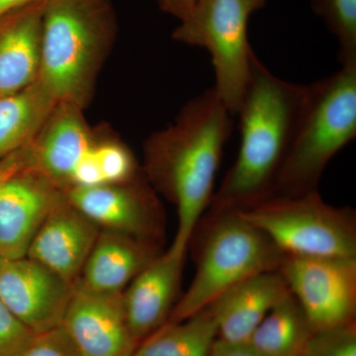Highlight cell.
Instances as JSON below:
<instances>
[{"instance_id":"12","label":"cell","mask_w":356,"mask_h":356,"mask_svg":"<svg viewBox=\"0 0 356 356\" xmlns=\"http://www.w3.org/2000/svg\"><path fill=\"white\" fill-rule=\"evenodd\" d=\"M62 191L29 168L0 185V257H26L33 238Z\"/></svg>"},{"instance_id":"27","label":"cell","mask_w":356,"mask_h":356,"mask_svg":"<svg viewBox=\"0 0 356 356\" xmlns=\"http://www.w3.org/2000/svg\"><path fill=\"white\" fill-rule=\"evenodd\" d=\"M95 145L72 172L70 187H92L106 184L96 159Z\"/></svg>"},{"instance_id":"13","label":"cell","mask_w":356,"mask_h":356,"mask_svg":"<svg viewBox=\"0 0 356 356\" xmlns=\"http://www.w3.org/2000/svg\"><path fill=\"white\" fill-rule=\"evenodd\" d=\"M100 232L95 222L70 205L65 195L40 227L26 257L74 283Z\"/></svg>"},{"instance_id":"20","label":"cell","mask_w":356,"mask_h":356,"mask_svg":"<svg viewBox=\"0 0 356 356\" xmlns=\"http://www.w3.org/2000/svg\"><path fill=\"white\" fill-rule=\"evenodd\" d=\"M313 332L291 293L267 314L248 343L266 356H302Z\"/></svg>"},{"instance_id":"18","label":"cell","mask_w":356,"mask_h":356,"mask_svg":"<svg viewBox=\"0 0 356 356\" xmlns=\"http://www.w3.org/2000/svg\"><path fill=\"white\" fill-rule=\"evenodd\" d=\"M156 245L133 236L102 231L89 254L79 280L100 292H123L158 257Z\"/></svg>"},{"instance_id":"5","label":"cell","mask_w":356,"mask_h":356,"mask_svg":"<svg viewBox=\"0 0 356 356\" xmlns=\"http://www.w3.org/2000/svg\"><path fill=\"white\" fill-rule=\"evenodd\" d=\"M214 221L191 286L173 307L165 325L191 317L238 283L280 266L284 255L280 248L235 210L216 211Z\"/></svg>"},{"instance_id":"21","label":"cell","mask_w":356,"mask_h":356,"mask_svg":"<svg viewBox=\"0 0 356 356\" xmlns=\"http://www.w3.org/2000/svg\"><path fill=\"white\" fill-rule=\"evenodd\" d=\"M217 339L216 320L206 308L180 322L163 325L132 356H208Z\"/></svg>"},{"instance_id":"15","label":"cell","mask_w":356,"mask_h":356,"mask_svg":"<svg viewBox=\"0 0 356 356\" xmlns=\"http://www.w3.org/2000/svg\"><path fill=\"white\" fill-rule=\"evenodd\" d=\"M81 108L58 104L30 144L29 170L60 191H67L70 178L95 143Z\"/></svg>"},{"instance_id":"31","label":"cell","mask_w":356,"mask_h":356,"mask_svg":"<svg viewBox=\"0 0 356 356\" xmlns=\"http://www.w3.org/2000/svg\"><path fill=\"white\" fill-rule=\"evenodd\" d=\"M40 0H0V19L16 9Z\"/></svg>"},{"instance_id":"8","label":"cell","mask_w":356,"mask_h":356,"mask_svg":"<svg viewBox=\"0 0 356 356\" xmlns=\"http://www.w3.org/2000/svg\"><path fill=\"white\" fill-rule=\"evenodd\" d=\"M277 270L314 332L355 323L356 257L284 254Z\"/></svg>"},{"instance_id":"30","label":"cell","mask_w":356,"mask_h":356,"mask_svg":"<svg viewBox=\"0 0 356 356\" xmlns=\"http://www.w3.org/2000/svg\"><path fill=\"white\" fill-rule=\"evenodd\" d=\"M197 0H158L161 10L175 16L179 20L184 19L191 13Z\"/></svg>"},{"instance_id":"23","label":"cell","mask_w":356,"mask_h":356,"mask_svg":"<svg viewBox=\"0 0 356 356\" xmlns=\"http://www.w3.org/2000/svg\"><path fill=\"white\" fill-rule=\"evenodd\" d=\"M302 356H356L355 323L314 332Z\"/></svg>"},{"instance_id":"26","label":"cell","mask_w":356,"mask_h":356,"mask_svg":"<svg viewBox=\"0 0 356 356\" xmlns=\"http://www.w3.org/2000/svg\"><path fill=\"white\" fill-rule=\"evenodd\" d=\"M21 356H81L62 327L36 334Z\"/></svg>"},{"instance_id":"25","label":"cell","mask_w":356,"mask_h":356,"mask_svg":"<svg viewBox=\"0 0 356 356\" xmlns=\"http://www.w3.org/2000/svg\"><path fill=\"white\" fill-rule=\"evenodd\" d=\"M35 336L0 300V356L22 355Z\"/></svg>"},{"instance_id":"14","label":"cell","mask_w":356,"mask_h":356,"mask_svg":"<svg viewBox=\"0 0 356 356\" xmlns=\"http://www.w3.org/2000/svg\"><path fill=\"white\" fill-rule=\"evenodd\" d=\"M185 254H159L123 291L131 334L138 344L163 327L177 304Z\"/></svg>"},{"instance_id":"17","label":"cell","mask_w":356,"mask_h":356,"mask_svg":"<svg viewBox=\"0 0 356 356\" xmlns=\"http://www.w3.org/2000/svg\"><path fill=\"white\" fill-rule=\"evenodd\" d=\"M44 4L33 2L0 19V98L38 79Z\"/></svg>"},{"instance_id":"16","label":"cell","mask_w":356,"mask_h":356,"mask_svg":"<svg viewBox=\"0 0 356 356\" xmlns=\"http://www.w3.org/2000/svg\"><path fill=\"white\" fill-rule=\"evenodd\" d=\"M290 294L278 270L257 274L238 283L208 307L217 322L218 339L248 343L267 314Z\"/></svg>"},{"instance_id":"11","label":"cell","mask_w":356,"mask_h":356,"mask_svg":"<svg viewBox=\"0 0 356 356\" xmlns=\"http://www.w3.org/2000/svg\"><path fill=\"white\" fill-rule=\"evenodd\" d=\"M65 195L70 205L103 231L156 245L158 206L147 189L125 184L74 186Z\"/></svg>"},{"instance_id":"28","label":"cell","mask_w":356,"mask_h":356,"mask_svg":"<svg viewBox=\"0 0 356 356\" xmlns=\"http://www.w3.org/2000/svg\"><path fill=\"white\" fill-rule=\"evenodd\" d=\"M30 144L9 154L6 158L0 159V185L29 168Z\"/></svg>"},{"instance_id":"19","label":"cell","mask_w":356,"mask_h":356,"mask_svg":"<svg viewBox=\"0 0 356 356\" xmlns=\"http://www.w3.org/2000/svg\"><path fill=\"white\" fill-rule=\"evenodd\" d=\"M57 106L37 81L0 98V159L33 142Z\"/></svg>"},{"instance_id":"32","label":"cell","mask_w":356,"mask_h":356,"mask_svg":"<svg viewBox=\"0 0 356 356\" xmlns=\"http://www.w3.org/2000/svg\"><path fill=\"white\" fill-rule=\"evenodd\" d=\"M2 259V257H0V259Z\"/></svg>"},{"instance_id":"4","label":"cell","mask_w":356,"mask_h":356,"mask_svg":"<svg viewBox=\"0 0 356 356\" xmlns=\"http://www.w3.org/2000/svg\"><path fill=\"white\" fill-rule=\"evenodd\" d=\"M356 137V65L306 86L291 147L273 195L317 191L332 159Z\"/></svg>"},{"instance_id":"3","label":"cell","mask_w":356,"mask_h":356,"mask_svg":"<svg viewBox=\"0 0 356 356\" xmlns=\"http://www.w3.org/2000/svg\"><path fill=\"white\" fill-rule=\"evenodd\" d=\"M115 28L109 0H46L37 81L58 105L83 108Z\"/></svg>"},{"instance_id":"9","label":"cell","mask_w":356,"mask_h":356,"mask_svg":"<svg viewBox=\"0 0 356 356\" xmlns=\"http://www.w3.org/2000/svg\"><path fill=\"white\" fill-rule=\"evenodd\" d=\"M74 284L29 257L0 259V300L34 334L62 325Z\"/></svg>"},{"instance_id":"24","label":"cell","mask_w":356,"mask_h":356,"mask_svg":"<svg viewBox=\"0 0 356 356\" xmlns=\"http://www.w3.org/2000/svg\"><path fill=\"white\" fill-rule=\"evenodd\" d=\"M95 154L105 184H125L135 177V159L123 145L113 142L95 144Z\"/></svg>"},{"instance_id":"6","label":"cell","mask_w":356,"mask_h":356,"mask_svg":"<svg viewBox=\"0 0 356 356\" xmlns=\"http://www.w3.org/2000/svg\"><path fill=\"white\" fill-rule=\"evenodd\" d=\"M233 210L270 238L283 254L356 257L355 214L325 202L317 191L271 195Z\"/></svg>"},{"instance_id":"2","label":"cell","mask_w":356,"mask_h":356,"mask_svg":"<svg viewBox=\"0 0 356 356\" xmlns=\"http://www.w3.org/2000/svg\"><path fill=\"white\" fill-rule=\"evenodd\" d=\"M305 93L306 86L280 79L255 53L252 55L250 81L236 113L240 149L211 201L214 212L236 209L273 195Z\"/></svg>"},{"instance_id":"10","label":"cell","mask_w":356,"mask_h":356,"mask_svg":"<svg viewBox=\"0 0 356 356\" xmlns=\"http://www.w3.org/2000/svg\"><path fill=\"white\" fill-rule=\"evenodd\" d=\"M60 327L81 356H132L138 348L126 318L123 292H100L74 282Z\"/></svg>"},{"instance_id":"7","label":"cell","mask_w":356,"mask_h":356,"mask_svg":"<svg viewBox=\"0 0 356 356\" xmlns=\"http://www.w3.org/2000/svg\"><path fill=\"white\" fill-rule=\"evenodd\" d=\"M266 3V0H197L172 32L175 41L210 54L213 88L232 115L240 108L254 54L248 38V20Z\"/></svg>"},{"instance_id":"22","label":"cell","mask_w":356,"mask_h":356,"mask_svg":"<svg viewBox=\"0 0 356 356\" xmlns=\"http://www.w3.org/2000/svg\"><path fill=\"white\" fill-rule=\"evenodd\" d=\"M312 8L336 37L341 65H356V0H312Z\"/></svg>"},{"instance_id":"1","label":"cell","mask_w":356,"mask_h":356,"mask_svg":"<svg viewBox=\"0 0 356 356\" xmlns=\"http://www.w3.org/2000/svg\"><path fill=\"white\" fill-rule=\"evenodd\" d=\"M232 129V114L211 88L187 103L173 125L147 142V175L177 208V234L170 248L175 254H186L196 225L212 201Z\"/></svg>"},{"instance_id":"29","label":"cell","mask_w":356,"mask_h":356,"mask_svg":"<svg viewBox=\"0 0 356 356\" xmlns=\"http://www.w3.org/2000/svg\"><path fill=\"white\" fill-rule=\"evenodd\" d=\"M208 356H266L248 343H228L217 339Z\"/></svg>"}]
</instances>
